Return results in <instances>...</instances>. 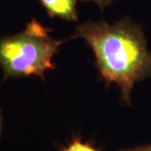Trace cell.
I'll list each match as a JSON object with an SVG mask.
<instances>
[{"label":"cell","instance_id":"obj_2","mask_svg":"<svg viewBox=\"0 0 151 151\" xmlns=\"http://www.w3.org/2000/svg\"><path fill=\"white\" fill-rule=\"evenodd\" d=\"M50 29L35 19L27 23L21 32L0 37V68L4 78L39 76L53 70L52 58L64 40H56Z\"/></svg>","mask_w":151,"mask_h":151},{"label":"cell","instance_id":"obj_5","mask_svg":"<svg viewBox=\"0 0 151 151\" xmlns=\"http://www.w3.org/2000/svg\"><path fill=\"white\" fill-rule=\"evenodd\" d=\"M119 151H151V145L136 146L134 148L130 149H123Z\"/></svg>","mask_w":151,"mask_h":151},{"label":"cell","instance_id":"obj_3","mask_svg":"<svg viewBox=\"0 0 151 151\" xmlns=\"http://www.w3.org/2000/svg\"><path fill=\"white\" fill-rule=\"evenodd\" d=\"M77 0H40L52 18L58 17L69 21L77 20Z\"/></svg>","mask_w":151,"mask_h":151},{"label":"cell","instance_id":"obj_4","mask_svg":"<svg viewBox=\"0 0 151 151\" xmlns=\"http://www.w3.org/2000/svg\"><path fill=\"white\" fill-rule=\"evenodd\" d=\"M62 151H99L88 143L82 142L79 139H74L70 145Z\"/></svg>","mask_w":151,"mask_h":151},{"label":"cell","instance_id":"obj_6","mask_svg":"<svg viewBox=\"0 0 151 151\" xmlns=\"http://www.w3.org/2000/svg\"><path fill=\"white\" fill-rule=\"evenodd\" d=\"M81 1H87V2L92 1V2H94V3H96L97 5L99 6L101 9H103V8H105L106 6L111 4V3L113 2V0H81Z\"/></svg>","mask_w":151,"mask_h":151},{"label":"cell","instance_id":"obj_1","mask_svg":"<svg viewBox=\"0 0 151 151\" xmlns=\"http://www.w3.org/2000/svg\"><path fill=\"white\" fill-rule=\"evenodd\" d=\"M76 38L92 48L103 81L117 84L123 101L130 104L135 83L151 76V53L142 28L129 18L113 24L88 21L76 28L70 39Z\"/></svg>","mask_w":151,"mask_h":151},{"label":"cell","instance_id":"obj_7","mask_svg":"<svg viewBox=\"0 0 151 151\" xmlns=\"http://www.w3.org/2000/svg\"><path fill=\"white\" fill-rule=\"evenodd\" d=\"M2 128H3V117H2V112L0 109V139H1V134H2Z\"/></svg>","mask_w":151,"mask_h":151}]
</instances>
